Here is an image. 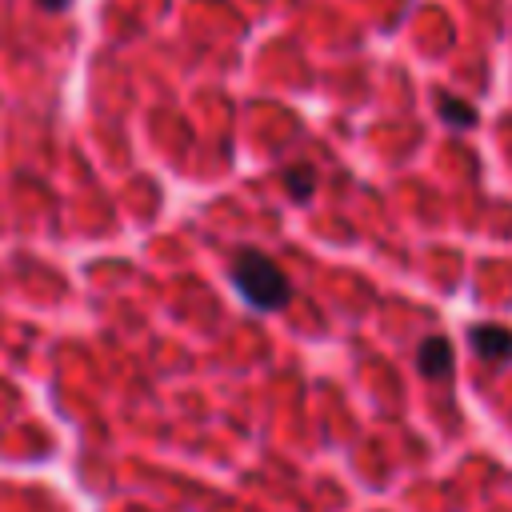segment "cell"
I'll return each instance as SVG.
<instances>
[{"label": "cell", "mask_w": 512, "mask_h": 512, "mask_svg": "<svg viewBox=\"0 0 512 512\" xmlns=\"http://www.w3.org/2000/svg\"><path fill=\"white\" fill-rule=\"evenodd\" d=\"M232 284H236V292L252 304V308H260V312H276V308H284L288 304V296H292V288H288V276L276 268V260H268L264 252H256V248H240L236 256H232Z\"/></svg>", "instance_id": "1"}, {"label": "cell", "mask_w": 512, "mask_h": 512, "mask_svg": "<svg viewBox=\"0 0 512 512\" xmlns=\"http://www.w3.org/2000/svg\"><path fill=\"white\" fill-rule=\"evenodd\" d=\"M416 364H420V372H424L428 380L448 376V372H452V344H448V336H428V340L420 344V352H416Z\"/></svg>", "instance_id": "2"}, {"label": "cell", "mask_w": 512, "mask_h": 512, "mask_svg": "<svg viewBox=\"0 0 512 512\" xmlns=\"http://www.w3.org/2000/svg\"><path fill=\"white\" fill-rule=\"evenodd\" d=\"M468 340H472V348H476L484 360H508V356H512V332H508V328L484 324V328H472Z\"/></svg>", "instance_id": "3"}, {"label": "cell", "mask_w": 512, "mask_h": 512, "mask_svg": "<svg viewBox=\"0 0 512 512\" xmlns=\"http://www.w3.org/2000/svg\"><path fill=\"white\" fill-rule=\"evenodd\" d=\"M440 116L444 120H452L456 128H468L476 116H472V108L468 104H460V100H440Z\"/></svg>", "instance_id": "4"}, {"label": "cell", "mask_w": 512, "mask_h": 512, "mask_svg": "<svg viewBox=\"0 0 512 512\" xmlns=\"http://www.w3.org/2000/svg\"><path fill=\"white\" fill-rule=\"evenodd\" d=\"M284 184H288V192H292L296 200H308V192H312V168H292V172L284 176Z\"/></svg>", "instance_id": "5"}, {"label": "cell", "mask_w": 512, "mask_h": 512, "mask_svg": "<svg viewBox=\"0 0 512 512\" xmlns=\"http://www.w3.org/2000/svg\"><path fill=\"white\" fill-rule=\"evenodd\" d=\"M36 4H40V8H48V12H64L72 0H36Z\"/></svg>", "instance_id": "6"}]
</instances>
